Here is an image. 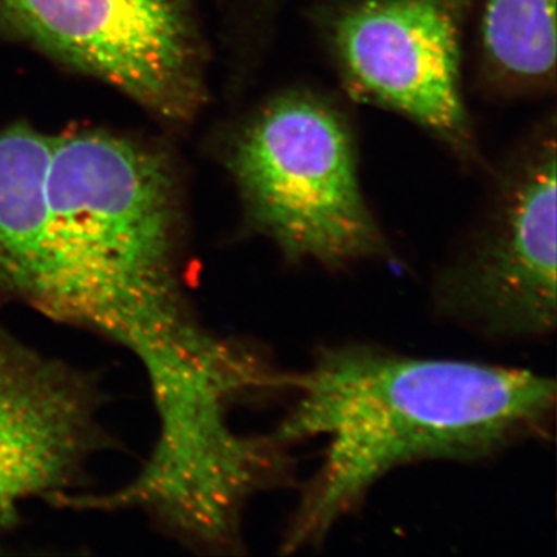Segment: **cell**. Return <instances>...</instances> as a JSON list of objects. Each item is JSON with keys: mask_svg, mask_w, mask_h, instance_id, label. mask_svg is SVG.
I'll list each match as a JSON object with an SVG mask.
<instances>
[{"mask_svg": "<svg viewBox=\"0 0 557 557\" xmlns=\"http://www.w3.org/2000/svg\"><path fill=\"white\" fill-rule=\"evenodd\" d=\"M39 240L0 269L11 300L115 341L138 359L157 412L177 416L219 386L233 341L186 292L185 223L166 150L104 129L51 135Z\"/></svg>", "mask_w": 557, "mask_h": 557, "instance_id": "1", "label": "cell"}, {"mask_svg": "<svg viewBox=\"0 0 557 557\" xmlns=\"http://www.w3.org/2000/svg\"><path fill=\"white\" fill-rule=\"evenodd\" d=\"M285 386L295 399L271 435L285 446L322 438L324 450L284 553L321 544L394 469L494 456L544 437L556 410V383L541 373L359 344L322 348Z\"/></svg>", "mask_w": 557, "mask_h": 557, "instance_id": "2", "label": "cell"}, {"mask_svg": "<svg viewBox=\"0 0 557 557\" xmlns=\"http://www.w3.org/2000/svg\"><path fill=\"white\" fill-rule=\"evenodd\" d=\"M225 161L245 225L289 262L346 269L394 256L362 193L354 131L329 98L273 95L242 121Z\"/></svg>", "mask_w": 557, "mask_h": 557, "instance_id": "3", "label": "cell"}, {"mask_svg": "<svg viewBox=\"0 0 557 557\" xmlns=\"http://www.w3.org/2000/svg\"><path fill=\"white\" fill-rule=\"evenodd\" d=\"M556 120L541 124L498 177L468 247L440 271L435 309L494 339L556 327Z\"/></svg>", "mask_w": 557, "mask_h": 557, "instance_id": "4", "label": "cell"}, {"mask_svg": "<svg viewBox=\"0 0 557 557\" xmlns=\"http://www.w3.org/2000/svg\"><path fill=\"white\" fill-rule=\"evenodd\" d=\"M0 33L104 81L153 115L196 120L208 101L194 0H0Z\"/></svg>", "mask_w": 557, "mask_h": 557, "instance_id": "5", "label": "cell"}, {"mask_svg": "<svg viewBox=\"0 0 557 557\" xmlns=\"http://www.w3.org/2000/svg\"><path fill=\"white\" fill-rule=\"evenodd\" d=\"M478 0H344L319 27L355 100L392 110L463 161L479 157L463 95V33Z\"/></svg>", "mask_w": 557, "mask_h": 557, "instance_id": "6", "label": "cell"}, {"mask_svg": "<svg viewBox=\"0 0 557 557\" xmlns=\"http://www.w3.org/2000/svg\"><path fill=\"white\" fill-rule=\"evenodd\" d=\"M67 379L0 322V536L53 485L72 434Z\"/></svg>", "mask_w": 557, "mask_h": 557, "instance_id": "7", "label": "cell"}, {"mask_svg": "<svg viewBox=\"0 0 557 557\" xmlns=\"http://www.w3.org/2000/svg\"><path fill=\"white\" fill-rule=\"evenodd\" d=\"M487 83L505 95L556 86V0H478Z\"/></svg>", "mask_w": 557, "mask_h": 557, "instance_id": "8", "label": "cell"}, {"mask_svg": "<svg viewBox=\"0 0 557 557\" xmlns=\"http://www.w3.org/2000/svg\"><path fill=\"white\" fill-rule=\"evenodd\" d=\"M285 0H252V28L256 32V42L263 39V33L271 30V24L276 20L278 10L284 5Z\"/></svg>", "mask_w": 557, "mask_h": 557, "instance_id": "9", "label": "cell"}]
</instances>
